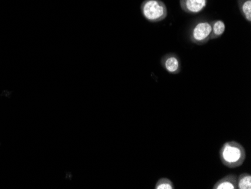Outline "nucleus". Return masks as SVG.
<instances>
[{
    "label": "nucleus",
    "instance_id": "1",
    "mask_svg": "<svg viewBox=\"0 0 251 189\" xmlns=\"http://www.w3.org/2000/svg\"><path fill=\"white\" fill-rule=\"evenodd\" d=\"M219 155L221 163L231 169L242 166L246 159L245 148L236 141L225 142L220 149Z\"/></svg>",
    "mask_w": 251,
    "mask_h": 189
},
{
    "label": "nucleus",
    "instance_id": "2",
    "mask_svg": "<svg viewBox=\"0 0 251 189\" xmlns=\"http://www.w3.org/2000/svg\"><path fill=\"white\" fill-rule=\"evenodd\" d=\"M141 11L144 18L151 23L160 22L168 15L167 7L161 0H145L141 5Z\"/></svg>",
    "mask_w": 251,
    "mask_h": 189
},
{
    "label": "nucleus",
    "instance_id": "3",
    "mask_svg": "<svg viewBox=\"0 0 251 189\" xmlns=\"http://www.w3.org/2000/svg\"><path fill=\"white\" fill-rule=\"evenodd\" d=\"M211 25L208 21H200L194 25L190 32V39L193 43L202 46L211 40Z\"/></svg>",
    "mask_w": 251,
    "mask_h": 189
},
{
    "label": "nucleus",
    "instance_id": "4",
    "mask_svg": "<svg viewBox=\"0 0 251 189\" xmlns=\"http://www.w3.org/2000/svg\"><path fill=\"white\" fill-rule=\"evenodd\" d=\"M161 65L170 74H178L181 71V62L176 54L169 53L164 55L161 59Z\"/></svg>",
    "mask_w": 251,
    "mask_h": 189
},
{
    "label": "nucleus",
    "instance_id": "5",
    "mask_svg": "<svg viewBox=\"0 0 251 189\" xmlns=\"http://www.w3.org/2000/svg\"><path fill=\"white\" fill-rule=\"evenodd\" d=\"M208 0H180L181 9L190 15H197L206 8Z\"/></svg>",
    "mask_w": 251,
    "mask_h": 189
},
{
    "label": "nucleus",
    "instance_id": "6",
    "mask_svg": "<svg viewBox=\"0 0 251 189\" xmlns=\"http://www.w3.org/2000/svg\"><path fill=\"white\" fill-rule=\"evenodd\" d=\"M237 179L235 174H229L216 182L213 189H237Z\"/></svg>",
    "mask_w": 251,
    "mask_h": 189
},
{
    "label": "nucleus",
    "instance_id": "7",
    "mask_svg": "<svg viewBox=\"0 0 251 189\" xmlns=\"http://www.w3.org/2000/svg\"><path fill=\"white\" fill-rule=\"evenodd\" d=\"M211 39H218L224 34L226 30V25L224 21L221 20L211 22Z\"/></svg>",
    "mask_w": 251,
    "mask_h": 189
},
{
    "label": "nucleus",
    "instance_id": "8",
    "mask_svg": "<svg viewBox=\"0 0 251 189\" xmlns=\"http://www.w3.org/2000/svg\"><path fill=\"white\" fill-rule=\"evenodd\" d=\"M240 13L247 21L251 22V0H238Z\"/></svg>",
    "mask_w": 251,
    "mask_h": 189
},
{
    "label": "nucleus",
    "instance_id": "9",
    "mask_svg": "<svg viewBox=\"0 0 251 189\" xmlns=\"http://www.w3.org/2000/svg\"><path fill=\"white\" fill-rule=\"evenodd\" d=\"M237 189H251V175L244 173L237 179Z\"/></svg>",
    "mask_w": 251,
    "mask_h": 189
},
{
    "label": "nucleus",
    "instance_id": "10",
    "mask_svg": "<svg viewBox=\"0 0 251 189\" xmlns=\"http://www.w3.org/2000/svg\"><path fill=\"white\" fill-rule=\"evenodd\" d=\"M155 189H174V183L168 178H160L157 180L154 186Z\"/></svg>",
    "mask_w": 251,
    "mask_h": 189
}]
</instances>
